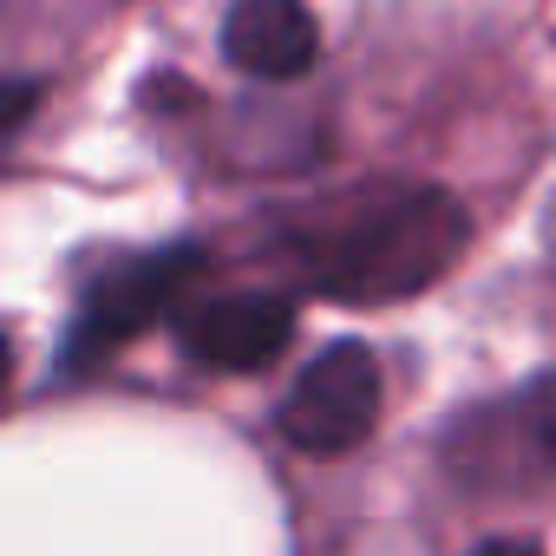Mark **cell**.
Segmentation results:
<instances>
[{"instance_id":"cell-2","label":"cell","mask_w":556,"mask_h":556,"mask_svg":"<svg viewBox=\"0 0 556 556\" xmlns=\"http://www.w3.org/2000/svg\"><path fill=\"white\" fill-rule=\"evenodd\" d=\"M282 439L308 458H341L354 445H367V432L380 426V361L361 341H334L321 348L295 387L275 406Z\"/></svg>"},{"instance_id":"cell-4","label":"cell","mask_w":556,"mask_h":556,"mask_svg":"<svg viewBox=\"0 0 556 556\" xmlns=\"http://www.w3.org/2000/svg\"><path fill=\"white\" fill-rule=\"evenodd\" d=\"M289 334H295V302L262 295V289L197 302V308H184V321H177L184 361H197V367H210V374H262V367L282 361Z\"/></svg>"},{"instance_id":"cell-5","label":"cell","mask_w":556,"mask_h":556,"mask_svg":"<svg viewBox=\"0 0 556 556\" xmlns=\"http://www.w3.org/2000/svg\"><path fill=\"white\" fill-rule=\"evenodd\" d=\"M321 53L308 0H236L223 14V60L249 79H302Z\"/></svg>"},{"instance_id":"cell-3","label":"cell","mask_w":556,"mask_h":556,"mask_svg":"<svg viewBox=\"0 0 556 556\" xmlns=\"http://www.w3.org/2000/svg\"><path fill=\"white\" fill-rule=\"evenodd\" d=\"M197 275H203V249H157V255H138L125 268H105L92 282V295L79 302V315H73L66 367L86 374L92 361H105L125 341H138L151 321H164L190 295Z\"/></svg>"},{"instance_id":"cell-6","label":"cell","mask_w":556,"mask_h":556,"mask_svg":"<svg viewBox=\"0 0 556 556\" xmlns=\"http://www.w3.org/2000/svg\"><path fill=\"white\" fill-rule=\"evenodd\" d=\"M471 556H543L536 543H517V536H497V543H478Z\"/></svg>"},{"instance_id":"cell-1","label":"cell","mask_w":556,"mask_h":556,"mask_svg":"<svg viewBox=\"0 0 556 556\" xmlns=\"http://www.w3.org/2000/svg\"><path fill=\"white\" fill-rule=\"evenodd\" d=\"M465 236H471V216L458 210L452 190H387V197H361L328 223H308L289 242V262L302 275V289L328 302L380 308L432 289L458 262Z\"/></svg>"}]
</instances>
